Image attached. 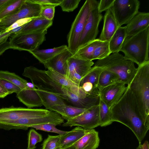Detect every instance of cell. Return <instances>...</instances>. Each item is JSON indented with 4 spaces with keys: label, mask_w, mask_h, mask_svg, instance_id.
Listing matches in <instances>:
<instances>
[{
    "label": "cell",
    "mask_w": 149,
    "mask_h": 149,
    "mask_svg": "<svg viewBox=\"0 0 149 149\" xmlns=\"http://www.w3.org/2000/svg\"><path fill=\"white\" fill-rule=\"evenodd\" d=\"M149 27L136 35L126 38L120 51L127 60L140 66L149 61Z\"/></svg>",
    "instance_id": "3"
},
{
    "label": "cell",
    "mask_w": 149,
    "mask_h": 149,
    "mask_svg": "<svg viewBox=\"0 0 149 149\" xmlns=\"http://www.w3.org/2000/svg\"><path fill=\"white\" fill-rule=\"evenodd\" d=\"M34 18H26L18 20L14 22L10 26L6 29V31L8 32L13 29L24 25Z\"/></svg>",
    "instance_id": "42"
},
{
    "label": "cell",
    "mask_w": 149,
    "mask_h": 149,
    "mask_svg": "<svg viewBox=\"0 0 149 149\" xmlns=\"http://www.w3.org/2000/svg\"><path fill=\"white\" fill-rule=\"evenodd\" d=\"M56 125L54 124L47 123L31 126L30 127L34 128L37 130L57 133L59 135H62L67 132V131L58 129L56 127Z\"/></svg>",
    "instance_id": "36"
},
{
    "label": "cell",
    "mask_w": 149,
    "mask_h": 149,
    "mask_svg": "<svg viewBox=\"0 0 149 149\" xmlns=\"http://www.w3.org/2000/svg\"><path fill=\"white\" fill-rule=\"evenodd\" d=\"M95 66L112 72L119 77V82L128 85L134 77L137 68L132 61L126 59L119 53H113L107 57L98 60Z\"/></svg>",
    "instance_id": "4"
},
{
    "label": "cell",
    "mask_w": 149,
    "mask_h": 149,
    "mask_svg": "<svg viewBox=\"0 0 149 149\" xmlns=\"http://www.w3.org/2000/svg\"><path fill=\"white\" fill-rule=\"evenodd\" d=\"M0 78L10 81L19 87L21 90L28 88L26 85L27 81L15 73L0 70Z\"/></svg>",
    "instance_id": "32"
},
{
    "label": "cell",
    "mask_w": 149,
    "mask_h": 149,
    "mask_svg": "<svg viewBox=\"0 0 149 149\" xmlns=\"http://www.w3.org/2000/svg\"><path fill=\"white\" fill-rule=\"evenodd\" d=\"M99 105L92 107L77 117L62 124L63 127L77 126L86 130H92L100 125Z\"/></svg>",
    "instance_id": "12"
},
{
    "label": "cell",
    "mask_w": 149,
    "mask_h": 149,
    "mask_svg": "<svg viewBox=\"0 0 149 149\" xmlns=\"http://www.w3.org/2000/svg\"><path fill=\"white\" fill-rule=\"evenodd\" d=\"M119 82V77L115 73L103 69L99 77L97 87L99 91L109 86Z\"/></svg>",
    "instance_id": "28"
},
{
    "label": "cell",
    "mask_w": 149,
    "mask_h": 149,
    "mask_svg": "<svg viewBox=\"0 0 149 149\" xmlns=\"http://www.w3.org/2000/svg\"><path fill=\"white\" fill-rule=\"evenodd\" d=\"M114 1V0H101L99 2L98 6L99 12L101 13L102 12L111 8Z\"/></svg>",
    "instance_id": "41"
},
{
    "label": "cell",
    "mask_w": 149,
    "mask_h": 149,
    "mask_svg": "<svg viewBox=\"0 0 149 149\" xmlns=\"http://www.w3.org/2000/svg\"><path fill=\"white\" fill-rule=\"evenodd\" d=\"M47 31L11 35L9 41L11 49L29 52L38 49L45 40Z\"/></svg>",
    "instance_id": "7"
},
{
    "label": "cell",
    "mask_w": 149,
    "mask_h": 149,
    "mask_svg": "<svg viewBox=\"0 0 149 149\" xmlns=\"http://www.w3.org/2000/svg\"><path fill=\"white\" fill-rule=\"evenodd\" d=\"M9 49H11L9 41H7L4 43L0 44V56Z\"/></svg>",
    "instance_id": "45"
},
{
    "label": "cell",
    "mask_w": 149,
    "mask_h": 149,
    "mask_svg": "<svg viewBox=\"0 0 149 149\" xmlns=\"http://www.w3.org/2000/svg\"><path fill=\"white\" fill-rule=\"evenodd\" d=\"M41 5L25 0L19 10L13 15L7 17L0 21V28L6 29L18 20L40 16Z\"/></svg>",
    "instance_id": "11"
},
{
    "label": "cell",
    "mask_w": 149,
    "mask_h": 149,
    "mask_svg": "<svg viewBox=\"0 0 149 149\" xmlns=\"http://www.w3.org/2000/svg\"><path fill=\"white\" fill-rule=\"evenodd\" d=\"M81 0H63L59 6L63 11L72 12L78 6Z\"/></svg>",
    "instance_id": "37"
},
{
    "label": "cell",
    "mask_w": 149,
    "mask_h": 149,
    "mask_svg": "<svg viewBox=\"0 0 149 149\" xmlns=\"http://www.w3.org/2000/svg\"><path fill=\"white\" fill-rule=\"evenodd\" d=\"M103 70L102 68L93 66L82 78L79 84L81 86L85 82L91 83L94 87L97 88V86L99 76Z\"/></svg>",
    "instance_id": "31"
},
{
    "label": "cell",
    "mask_w": 149,
    "mask_h": 149,
    "mask_svg": "<svg viewBox=\"0 0 149 149\" xmlns=\"http://www.w3.org/2000/svg\"><path fill=\"white\" fill-rule=\"evenodd\" d=\"M98 4L99 2L96 0L89 13L79 39L77 50L96 39L99 32V24L103 17L98 10Z\"/></svg>",
    "instance_id": "9"
},
{
    "label": "cell",
    "mask_w": 149,
    "mask_h": 149,
    "mask_svg": "<svg viewBox=\"0 0 149 149\" xmlns=\"http://www.w3.org/2000/svg\"><path fill=\"white\" fill-rule=\"evenodd\" d=\"M126 88L124 84L115 83L99 91L100 99L110 108L118 101Z\"/></svg>",
    "instance_id": "13"
},
{
    "label": "cell",
    "mask_w": 149,
    "mask_h": 149,
    "mask_svg": "<svg viewBox=\"0 0 149 149\" xmlns=\"http://www.w3.org/2000/svg\"><path fill=\"white\" fill-rule=\"evenodd\" d=\"M127 86L143 118L149 123V61L138 66L134 77Z\"/></svg>",
    "instance_id": "2"
},
{
    "label": "cell",
    "mask_w": 149,
    "mask_h": 149,
    "mask_svg": "<svg viewBox=\"0 0 149 149\" xmlns=\"http://www.w3.org/2000/svg\"><path fill=\"white\" fill-rule=\"evenodd\" d=\"M0 83L9 93V95L13 93L17 94L21 90L19 86L3 79L0 78Z\"/></svg>",
    "instance_id": "39"
},
{
    "label": "cell",
    "mask_w": 149,
    "mask_h": 149,
    "mask_svg": "<svg viewBox=\"0 0 149 149\" xmlns=\"http://www.w3.org/2000/svg\"><path fill=\"white\" fill-rule=\"evenodd\" d=\"M136 149H140V146H139H139H138V148H137Z\"/></svg>",
    "instance_id": "51"
},
{
    "label": "cell",
    "mask_w": 149,
    "mask_h": 149,
    "mask_svg": "<svg viewBox=\"0 0 149 149\" xmlns=\"http://www.w3.org/2000/svg\"><path fill=\"white\" fill-rule=\"evenodd\" d=\"M42 6L40 16L49 20H53L56 6L53 5H44Z\"/></svg>",
    "instance_id": "38"
},
{
    "label": "cell",
    "mask_w": 149,
    "mask_h": 149,
    "mask_svg": "<svg viewBox=\"0 0 149 149\" xmlns=\"http://www.w3.org/2000/svg\"><path fill=\"white\" fill-rule=\"evenodd\" d=\"M111 53L109 42L102 41L95 49L93 54L92 60L103 59L109 55Z\"/></svg>",
    "instance_id": "33"
},
{
    "label": "cell",
    "mask_w": 149,
    "mask_h": 149,
    "mask_svg": "<svg viewBox=\"0 0 149 149\" xmlns=\"http://www.w3.org/2000/svg\"><path fill=\"white\" fill-rule=\"evenodd\" d=\"M102 41L99 38L96 39L78 49L73 56L85 60L92 61L95 49Z\"/></svg>",
    "instance_id": "26"
},
{
    "label": "cell",
    "mask_w": 149,
    "mask_h": 149,
    "mask_svg": "<svg viewBox=\"0 0 149 149\" xmlns=\"http://www.w3.org/2000/svg\"><path fill=\"white\" fill-rule=\"evenodd\" d=\"M47 69L45 70L46 74L52 80L61 86L68 89L72 85L77 84L66 76L52 69L48 68Z\"/></svg>",
    "instance_id": "29"
},
{
    "label": "cell",
    "mask_w": 149,
    "mask_h": 149,
    "mask_svg": "<svg viewBox=\"0 0 149 149\" xmlns=\"http://www.w3.org/2000/svg\"><path fill=\"white\" fill-rule=\"evenodd\" d=\"M25 0H9L0 9V21L17 12Z\"/></svg>",
    "instance_id": "27"
},
{
    "label": "cell",
    "mask_w": 149,
    "mask_h": 149,
    "mask_svg": "<svg viewBox=\"0 0 149 149\" xmlns=\"http://www.w3.org/2000/svg\"><path fill=\"white\" fill-rule=\"evenodd\" d=\"M22 74L29 78L37 88L54 94L66 101V88L52 80L46 74L45 70L29 66L24 68Z\"/></svg>",
    "instance_id": "5"
},
{
    "label": "cell",
    "mask_w": 149,
    "mask_h": 149,
    "mask_svg": "<svg viewBox=\"0 0 149 149\" xmlns=\"http://www.w3.org/2000/svg\"><path fill=\"white\" fill-rule=\"evenodd\" d=\"M96 0H86L80 9L68 34V49L74 55L77 51L79 39L89 13Z\"/></svg>",
    "instance_id": "6"
},
{
    "label": "cell",
    "mask_w": 149,
    "mask_h": 149,
    "mask_svg": "<svg viewBox=\"0 0 149 149\" xmlns=\"http://www.w3.org/2000/svg\"><path fill=\"white\" fill-rule=\"evenodd\" d=\"M53 20H48L40 16L35 18L24 25L18 33H25L43 31L47 29L52 24Z\"/></svg>",
    "instance_id": "20"
},
{
    "label": "cell",
    "mask_w": 149,
    "mask_h": 149,
    "mask_svg": "<svg viewBox=\"0 0 149 149\" xmlns=\"http://www.w3.org/2000/svg\"><path fill=\"white\" fill-rule=\"evenodd\" d=\"M68 89L73 94L81 98H84L91 96L87 94L83 89L81 86L77 84L72 85Z\"/></svg>",
    "instance_id": "40"
},
{
    "label": "cell",
    "mask_w": 149,
    "mask_h": 149,
    "mask_svg": "<svg viewBox=\"0 0 149 149\" xmlns=\"http://www.w3.org/2000/svg\"><path fill=\"white\" fill-rule=\"evenodd\" d=\"M36 91L45 109L49 110L52 106L66 104L64 100L57 95L51 93L37 88Z\"/></svg>",
    "instance_id": "24"
},
{
    "label": "cell",
    "mask_w": 149,
    "mask_h": 149,
    "mask_svg": "<svg viewBox=\"0 0 149 149\" xmlns=\"http://www.w3.org/2000/svg\"><path fill=\"white\" fill-rule=\"evenodd\" d=\"M61 135L54 136L48 135L42 144L41 149H55L60 148Z\"/></svg>",
    "instance_id": "34"
},
{
    "label": "cell",
    "mask_w": 149,
    "mask_h": 149,
    "mask_svg": "<svg viewBox=\"0 0 149 149\" xmlns=\"http://www.w3.org/2000/svg\"><path fill=\"white\" fill-rule=\"evenodd\" d=\"M26 85V86L30 89H35L37 88L32 83L27 82Z\"/></svg>",
    "instance_id": "48"
},
{
    "label": "cell",
    "mask_w": 149,
    "mask_h": 149,
    "mask_svg": "<svg viewBox=\"0 0 149 149\" xmlns=\"http://www.w3.org/2000/svg\"><path fill=\"white\" fill-rule=\"evenodd\" d=\"M63 149H77L74 145Z\"/></svg>",
    "instance_id": "50"
},
{
    "label": "cell",
    "mask_w": 149,
    "mask_h": 149,
    "mask_svg": "<svg viewBox=\"0 0 149 149\" xmlns=\"http://www.w3.org/2000/svg\"><path fill=\"white\" fill-rule=\"evenodd\" d=\"M126 36L125 26L118 28L109 41V49L111 53H119Z\"/></svg>",
    "instance_id": "25"
},
{
    "label": "cell",
    "mask_w": 149,
    "mask_h": 149,
    "mask_svg": "<svg viewBox=\"0 0 149 149\" xmlns=\"http://www.w3.org/2000/svg\"><path fill=\"white\" fill-rule=\"evenodd\" d=\"M42 140V135L33 129L29 130L28 135L27 149H35L36 145Z\"/></svg>",
    "instance_id": "35"
},
{
    "label": "cell",
    "mask_w": 149,
    "mask_h": 149,
    "mask_svg": "<svg viewBox=\"0 0 149 149\" xmlns=\"http://www.w3.org/2000/svg\"><path fill=\"white\" fill-rule=\"evenodd\" d=\"M9 1V0H0V9Z\"/></svg>",
    "instance_id": "49"
},
{
    "label": "cell",
    "mask_w": 149,
    "mask_h": 149,
    "mask_svg": "<svg viewBox=\"0 0 149 149\" xmlns=\"http://www.w3.org/2000/svg\"><path fill=\"white\" fill-rule=\"evenodd\" d=\"M119 27L111 8L106 11L103 26L98 38L102 41L109 42Z\"/></svg>",
    "instance_id": "17"
},
{
    "label": "cell",
    "mask_w": 149,
    "mask_h": 149,
    "mask_svg": "<svg viewBox=\"0 0 149 149\" xmlns=\"http://www.w3.org/2000/svg\"><path fill=\"white\" fill-rule=\"evenodd\" d=\"M94 64L92 61L85 60L72 56L67 60L68 70L66 77L76 73L82 78Z\"/></svg>",
    "instance_id": "16"
},
{
    "label": "cell",
    "mask_w": 149,
    "mask_h": 149,
    "mask_svg": "<svg viewBox=\"0 0 149 149\" xmlns=\"http://www.w3.org/2000/svg\"><path fill=\"white\" fill-rule=\"evenodd\" d=\"M138 0H114L111 8L119 27L126 24L138 13Z\"/></svg>",
    "instance_id": "8"
},
{
    "label": "cell",
    "mask_w": 149,
    "mask_h": 149,
    "mask_svg": "<svg viewBox=\"0 0 149 149\" xmlns=\"http://www.w3.org/2000/svg\"><path fill=\"white\" fill-rule=\"evenodd\" d=\"M110 109L113 122H119L128 127L141 144L149 129V123L143 118L128 86L122 96Z\"/></svg>",
    "instance_id": "1"
},
{
    "label": "cell",
    "mask_w": 149,
    "mask_h": 149,
    "mask_svg": "<svg viewBox=\"0 0 149 149\" xmlns=\"http://www.w3.org/2000/svg\"><path fill=\"white\" fill-rule=\"evenodd\" d=\"M27 88L21 90L16 94L19 101L28 108L41 107L43 105L41 100L36 90Z\"/></svg>",
    "instance_id": "18"
},
{
    "label": "cell",
    "mask_w": 149,
    "mask_h": 149,
    "mask_svg": "<svg viewBox=\"0 0 149 149\" xmlns=\"http://www.w3.org/2000/svg\"><path fill=\"white\" fill-rule=\"evenodd\" d=\"M55 149H61L60 148H58Z\"/></svg>",
    "instance_id": "52"
},
{
    "label": "cell",
    "mask_w": 149,
    "mask_h": 149,
    "mask_svg": "<svg viewBox=\"0 0 149 149\" xmlns=\"http://www.w3.org/2000/svg\"><path fill=\"white\" fill-rule=\"evenodd\" d=\"M140 149H149V145L148 141H146L142 145L139 144Z\"/></svg>",
    "instance_id": "47"
},
{
    "label": "cell",
    "mask_w": 149,
    "mask_h": 149,
    "mask_svg": "<svg viewBox=\"0 0 149 149\" xmlns=\"http://www.w3.org/2000/svg\"><path fill=\"white\" fill-rule=\"evenodd\" d=\"M100 141L98 132L92 129L74 145L77 149H96Z\"/></svg>",
    "instance_id": "21"
},
{
    "label": "cell",
    "mask_w": 149,
    "mask_h": 149,
    "mask_svg": "<svg viewBox=\"0 0 149 149\" xmlns=\"http://www.w3.org/2000/svg\"><path fill=\"white\" fill-rule=\"evenodd\" d=\"M87 109L65 104L52 106L49 110L58 113L64 119L68 121L81 114Z\"/></svg>",
    "instance_id": "22"
},
{
    "label": "cell",
    "mask_w": 149,
    "mask_h": 149,
    "mask_svg": "<svg viewBox=\"0 0 149 149\" xmlns=\"http://www.w3.org/2000/svg\"><path fill=\"white\" fill-rule=\"evenodd\" d=\"M73 55L67 49L57 54L43 64L46 68H50L66 76L67 70V60Z\"/></svg>",
    "instance_id": "15"
},
{
    "label": "cell",
    "mask_w": 149,
    "mask_h": 149,
    "mask_svg": "<svg viewBox=\"0 0 149 149\" xmlns=\"http://www.w3.org/2000/svg\"><path fill=\"white\" fill-rule=\"evenodd\" d=\"M68 48V46L63 45L53 48L43 49H38L29 52L40 62L44 64L57 54Z\"/></svg>",
    "instance_id": "23"
},
{
    "label": "cell",
    "mask_w": 149,
    "mask_h": 149,
    "mask_svg": "<svg viewBox=\"0 0 149 149\" xmlns=\"http://www.w3.org/2000/svg\"><path fill=\"white\" fill-rule=\"evenodd\" d=\"M11 35L10 31H6V29L0 28V44L6 42L8 38Z\"/></svg>",
    "instance_id": "44"
},
{
    "label": "cell",
    "mask_w": 149,
    "mask_h": 149,
    "mask_svg": "<svg viewBox=\"0 0 149 149\" xmlns=\"http://www.w3.org/2000/svg\"><path fill=\"white\" fill-rule=\"evenodd\" d=\"M90 130L77 126L71 131L61 135L60 148L63 149L74 145Z\"/></svg>",
    "instance_id": "19"
},
{
    "label": "cell",
    "mask_w": 149,
    "mask_h": 149,
    "mask_svg": "<svg viewBox=\"0 0 149 149\" xmlns=\"http://www.w3.org/2000/svg\"><path fill=\"white\" fill-rule=\"evenodd\" d=\"M99 106L100 126L104 127L110 125L113 122L110 108L100 99Z\"/></svg>",
    "instance_id": "30"
},
{
    "label": "cell",
    "mask_w": 149,
    "mask_h": 149,
    "mask_svg": "<svg viewBox=\"0 0 149 149\" xmlns=\"http://www.w3.org/2000/svg\"><path fill=\"white\" fill-rule=\"evenodd\" d=\"M8 95L9 93L0 83V98H4Z\"/></svg>",
    "instance_id": "46"
},
{
    "label": "cell",
    "mask_w": 149,
    "mask_h": 149,
    "mask_svg": "<svg viewBox=\"0 0 149 149\" xmlns=\"http://www.w3.org/2000/svg\"><path fill=\"white\" fill-rule=\"evenodd\" d=\"M32 3L41 6L53 5L56 6H59L63 0H29Z\"/></svg>",
    "instance_id": "43"
},
{
    "label": "cell",
    "mask_w": 149,
    "mask_h": 149,
    "mask_svg": "<svg viewBox=\"0 0 149 149\" xmlns=\"http://www.w3.org/2000/svg\"><path fill=\"white\" fill-rule=\"evenodd\" d=\"M126 38L138 34L149 27V13L139 12L125 26Z\"/></svg>",
    "instance_id": "14"
},
{
    "label": "cell",
    "mask_w": 149,
    "mask_h": 149,
    "mask_svg": "<svg viewBox=\"0 0 149 149\" xmlns=\"http://www.w3.org/2000/svg\"><path fill=\"white\" fill-rule=\"evenodd\" d=\"M44 109L15 107L13 106L1 108L0 129L5 130L7 127L15 121L23 117L39 113Z\"/></svg>",
    "instance_id": "10"
}]
</instances>
